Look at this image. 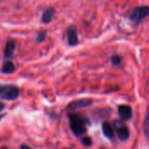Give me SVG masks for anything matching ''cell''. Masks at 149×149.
<instances>
[{
    "label": "cell",
    "instance_id": "3957f363",
    "mask_svg": "<svg viewBox=\"0 0 149 149\" xmlns=\"http://www.w3.org/2000/svg\"><path fill=\"white\" fill-rule=\"evenodd\" d=\"M149 15V7L148 5L138 6L131 10L128 15L129 19L135 24H140Z\"/></svg>",
    "mask_w": 149,
    "mask_h": 149
},
{
    "label": "cell",
    "instance_id": "9c48e42d",
    "mask_svg": "<svg viewBox=\"0 0 149 149\" xmlns=\"http://www.w3.org/2000/svg\"><path fill=\"white\" fill-rule=\"evenodd\" d=\"M55 15V9L53 7H48L45 9L42 14V23L45 24H48L52 22V18Z\"/></svg>",
    "mask_w": 149,
    "mask_h": 149
},
{
    "label": "cell",
    "instance_id": "ba28073f",
    "mask_svg": "<svg viewBox=\"0 0 149 149\" xmlns=\"http://www.w3.org/2000/svg\"><path fill=\"white\" fill-rule=\"evenodd\" d=\"M16 41L14 39H8L5 45V48L3 51V58L4 59H11L13 57V53L16 49Z\"/></svg>",
    "mask_w": 149,
    "mask_h": 149
},
{
    "label": "cell",
    "instance_id": "5b68a950",
    "mask_svg": "<svg viewBox=\"0 0 149 149\" xmlns=\"http://www.w3.org/2000/svg\"><path fill=\"white\" fill-rule=\"evenodd\" d=\"M93 100L92 99H86V98L79 99V100H76L69 103L66 107V109L68 111H76L80 108L88 107L91 105H93Z\"/></svg>",
    "mask_w": 149,
    "mask_h": 149
},
{
    "label": "cell",
    "instance_id": "6da1fadb",
    "mask_svg": "<svg viewBox=\"0 0 149 149\" xmlns=\"http://www.w3.org/2000/svg\"><path fill=\"white\" fill-rule=\"evenodd\" d=\"M68 118L70 128L75 136L80 137L86 133V127L90 125L88 119L82 117L78 113H69Z\"/></svg>",
    "mask_w": 149,
    "mask_h": 149
},
{
    "label": "cell",
    "instance_id": "52a82bcc",
    "mask_svg": "<svg viewBox=\"0 0 149 149\" xmlns=\"http://www.w3.org/2000/svg\"><path fill=\"white\" fill-rule=\"evenodd\" d=\"M118 113L122 121H128L133 117V109L128 105H120L118 107Z\"/></svg>",
    "mask_w": 149,
    "mask_h": 149
},
{
    "label": "cell",
    "instance_id": "d6986e66",
    "mask_svg": "<svg viewBox=\"0 0 149 149\" xmlns=\"http://www.w3.org/2000/svg\"><path fill=\"white\" fill-rule=\"evenodd\" d=\"M0 149H8V148H1Z\"/></svg>",
    "mask_w": 149,
    "mask_h": 149
},
{
    "label": "cell",
    "instance_id": "7c38bea8",
    "mask_svg": "<svg viewBox=\"0 0 149 149\" xmlns=\"http://www.w3.org/2000/svg\"><path fill=\"white\" fill-rule=\"evenodd\" d=\"M46 36H47V31L45 30H40L37 32L36 41L38 43H42L46 38Z\"/></svg>",
    "mask_w": 149,
    "mask_h": 149
},
{
    "label": "cell",
    "instance_id": "9a60e30c",
    "mask_svg": "<svg viewBox=\"0 0 149 149\" xmlns=\"http://www.w3.org/2000/svg\"><path fill=\"white\" fill-rule=\"evenodd\" d=\"M81 142L85 147H91L93 145V141L90 137L88 136H85L81 139Z\"/></svg>",
    "mask_w": 149,
    "mask_h": 149
},
{
    "label": "cell",
    "instance_id": "8992f818",
    "mask_svg": "<svg viewBox=\"0 0 149 149\" xmlns=\"http://www.w3.org/2000/svg\"><path fill=\"white\" fill-rule=\"evenodd\" d=\"M66 37L67 43L71 46H74L79 44V37H78V29L76 25H70L66 30Z\"/></svg>",
    "mask_w": 149,
    "mask_h": 149
},
{
    "label": "cell",
    "instance_id": "e0dca14e",
    "mask_svg": "<svg viewBox=\"0 0 149 149\" xmlns=\"http://www.w3.org/2000/svg\"><path fill=\"white\" fill-rule=\"evenodd\" d=\"M4 107H5V106H4V104H3V102H0V112H1V111H3V110L4 109Z\"/></svg>",
    "mask_w": 149,
    "mask_h": 149
},
{
    "label": "cell",
    "instance_id": "5bb4252c",
    "mask_svg": "<svg viewBox=\"0 0 149 149\" xmlns=\"http://www.w3.org/2000/svg\"><path fill=\"white\" fill-rule=\"evenodd\" d=\"M148 113H147L145 116V120H144V133H145V136L147 139L148 137Z\"/></svg>",
    "mask_w": 149,
    "mask_h": 149
},
{
    "label": "cell",
    "instance_id": "ac0fdd59",
    "mask_svg": "<svg viewBox=\"0 0 149 149\" xmlns=\"http://www.w3.org/2000/svg\"><path fill=\"white\" fill-rule=\"evenodd\" d=\"M6 116V113H3V114H0V120L3 119V118H4Z\"/></svg>",
    "mask_w": 149,
    "mask_h": 149
},
{
    "label": "cell",
    "instance_id": "4fadbf2b",
    "mask_svg": "<svg viewBox=\"0 0 149 149\" xmlns=\"http://www.w3.org/2000/svg\"><path fill=\"white\" fill-rule=\"evenodd\" d=\"M111 62H112L113 65L119 66V65H120V64L122 62V57L119 54H114L111 57Z\"/></svg>",
    "mask_w": 149,
    "mask_h": 149
},
{
    "label": "cell",
    "instance_id": "7a4b0ae2",
    "mask_svg": "<svg viewBox=\"0 0 149 149\" xmlns=\"http://www.w3.org/2000/svg\"><path fill=\"white\" fill-rule=\"evenodd\" d=\"M20 94V89L16 85L0 84V99L5 100H16Z\"/></svg>",
    "mask_w": 149,
    "mask_h": 149
},
{
    "label": "cell",
    "instance_id": "2e32d148",
    "mask_svg": "<svg viewBox=\"0 0 149 149\" xmlns=\"http://www.w3.org/2000/svg\"><path fill=\"white\" fill-rule=\"evenodd\" d=\"M20 149H32V148H31V147H29V146L25 145V144H23V145H21Z\"/></svg>",
    "mask_w": 149,
    "mask_h": 149
},
{
    "label": "cell",
    "instance_id": "277c9868",
    "mask_svg": "<svg viewBox=\"0 0 149 149\" xmlns=\"http://www.w3.org/2000/svg\"><path fill=\"white\" fill-rule=\"evenodd\" d=\"M113 128H114L120 141H121L122 142H126L127 141L129 140L130 131L122 120H114Z\"/></svg>",
    "mask_w": 149,
    "mask_h": 149
},
{
    "label": "cell",
    "instance_id": "30bf717a",
    "mask_svg": "<svg viewBox=\"0 0 149 149\" xmlns=\"http://www.w3.org/2000/svg\"><path fill=\"white\" fill-rule=\"evenodd\" d=\"M102 132H103L104 135L107 139L112 140L113 138V134H114L113 128V126L110 123H108L107 121L103 122V124H102Z\"/></svg>",
    "mask_w": 149,
    "mask_h": 149
},
{
    "label": "cell",
    "instance_id": "8fae6325",
    "mask_svg": "<svg viewBox=\"0 0 149 149\" xmlns=\"http://www.w3.org/2000/svg\"><path fill=\"white\" fill-rule=\"evenodd\" d=\"M16 70V66L15 65L10 61V60H7L5 61L1 68V72L4 73V74H9V73H12L14 72Z\"/></svg>",
    "mask_w": 149,
    "mask_h": 149
}]
</instances>
